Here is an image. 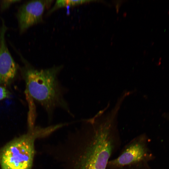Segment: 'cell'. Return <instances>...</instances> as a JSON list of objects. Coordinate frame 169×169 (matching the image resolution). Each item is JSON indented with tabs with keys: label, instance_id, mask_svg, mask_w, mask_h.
I'll return each mask as SVG.
<instances>
[{
	"label": "cell",
	"instance_id": "2",
	"mask_svg": "<svg viewBox=\"0 0 169 169\" xmlns=\"http://www.w3.org/2000/svg\"><path fill=\"white\" fill-rule=\"evenodd\" d=\"M63 65L38 69L27 65L23 69L26 93L44 109L51 118L54 110L61 108L70 113L58 76Z\"/></svg>",
	"mask_w": 169,
	"mask_h": 169
},
{
	"label": "cell",
	"instance_id": "5",
	"mask_svg": "<svg viewBox=\"0 0 169 169\" xmlns=\"http://www.w3.org/2000/svg\"><path fill=\"white\" fill-rule=\"evenodd\" d=\"M53 1L32 0L21 5L17 15L20 33H23L31 26L42 23L44 11Z\"/></svg>",
	"mask_w": 169,
	"mask_h": 169
},
{
	"label": "cell",
	"instance_id": "6",
	"mask_svg": "<svg viewBox=\"0 0 169 169\" xmlns=\"http://www.w3.org/2000/svg\"><path fill=\"white\" fill-rule=\"evenodd\" d=\"M2 21L0 29V84L6 86L14 78L17 68L6 44L5 35L7 28Z\"/></svg>",
	"mask_w": 169,
	"mask_h": 169
},
{
	"label": "cell",
	"instance_id": "1",
	"mask_svg": "<svg viewBox=\"0 0 169 169\" xmlns=\"http://www.w3.org/2000/svg\"><path fill=\"white\" fill-rule=\"evenodd\" d=\"M117 120L113 115L103 114L84 121L80 143L69 154L66 169H107L121 144Z\"/></svg>",
	"mask_w": 169,
	"mask_h": 169
},
{
	"label": "cell",
	"instance_id": "8",
	"mask_svg": "<svg viewBox=\"0 0 169 169\" xmlns=\"http://www.w3.org/2000/svg\"><path fill=\"white\" fill-rule=\"evenodd\" d=\"M10 93L4 87L0 86V100L9 97Z\"/></svg>",
	"mask_w": 169,
	"mask_h": 169
},
{
	"label": "cell",
	"instance_id": "4",
	"mask_svg": "<svg viewBox=\"0 0 169 169\" xmlns=\"http://www.w3.org/2000/svg\"><path fill=\"white\" fill-rule=\"evenodd\" d=\"M144 134L133 138L123 148L119 156L109 161L107 169L147 163L151 158Z\"/></svg>",
	"mask_w": 169,
	"mask_h": 169
},
{
	"label": "cell",
	"instance_id": "11",
	"mask_svg": "<svg viewBox=\"0 0 169 169\" xmlns=\"http://www.w3.org/2000/svg\"></svg>",
	"mask_w": 169,
	"mask_h": 169
},
{
	"label": "cell",
	"instance_id": "7",
	"mask_svg": "<svg viewBox=\"0 0 169 169\" xmlns=\"http://www.w3.org/2000/svg\"><path fill=\"white\" fill-rule=\"evenodd\" d=\"M91 1L90 0H57L53 7L47 12V15L50 14L56 10L61 8L75 6L88 3Z\"/></svg>",
	"mask_w": 169,
	"mask_h": 169
},
{
	"label": "cell",
	"instance_id": "9",
	"mask_svg": "<svg viewBox=\"0 0 169 169\" xmlns=\"http://www.w3.org/2000/svg\"><path fill=\"white\" fill-rule=\"evenodd\" d=\"M20 1H3L1 3V8L2 10H3L7 8L12 4L17 2Z\"/></svg>",
	"mask_w": 169,
	"mask_h": 169
},
{
	"label": "cell",
	"instance_id": "10",
	"mask_svg": "<svg viewBox=\"0 0 169 169\" xmlns=\"http://www.w3.org/2000/svg\"><path fill=\"white\" fill-rule=\"evenodd\" d=\"M168 14H169V10L168 11Z\"/></svg>",
	"mask_w": 169,
	"mask_h": 169
},
{
	"label": "cell",
	"instance_id": "3",
	"mask_svg": "<svg viewBox=\"0 0 169 169\" xmlns=\"http://www.w3.org/2000/svg\"><path fill=\"white\" fill-rule=\"evenodd\" d=\"M57 129L56 125L33 127L27 134L9 143L0 155L2 169H31L35 140L46 136Z\"/></svg>",
	"mask_w": 169,
	"mask_h": 169
}]
</instances>
